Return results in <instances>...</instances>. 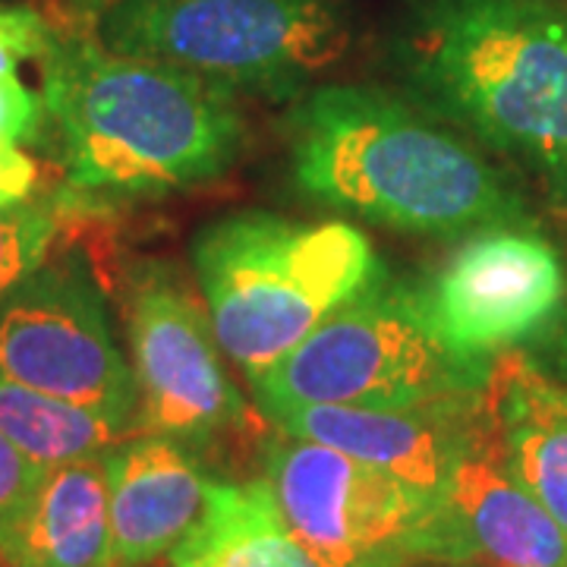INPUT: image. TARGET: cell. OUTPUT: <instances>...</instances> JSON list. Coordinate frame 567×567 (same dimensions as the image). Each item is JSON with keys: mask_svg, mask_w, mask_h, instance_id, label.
<instances>
[{"mask_svg": "<svg viewBox=\"0 0 567 567\" xmlns=\"http://www.w3.org/2000/svg\"><path fill=\"white\" fill-rule=\"evenodd\" d=\"M104 48L221 89L293 92L350 44L344 0H111Z\"/></svg>", "mask_w": 567, "mask_h": 567, "instance_id": "obj_6", "label": "cell"}, {"mask_svg": "<svg viewBox=\"0 0 567 567\" xmlns=\"http://www.w3.org/2000/svg\"><path fill=\"white\" fill-rule=\"evenodd\" d=\"M0 432L41 470L107 454L140 435L130 423L0 379Z\"/></svg>", "mask_w": 567, "mask_h": 567, "instance_id": "obj_17", "label": "cell"}, {"mask_svg": "<svg viewBox=\"0 0 567 567\" xmlns=\"http://www.w3.org/2000/svg\"><path fill=\"white\" fill-rule=\"evenodd\" d=\"M420 312L454 353L495 363L561 309L565 265L529 224L470 234L435 275L413 284Z\"/></svg>", "mask_w": 567, "mask_h": 567, "instance_id": "obj_9", "label": "cell"}, {"mask_svg": "<svg viewBox=\"0 0 567 567\" xmlns=\"http://www.w3.org/2000/svg\"><path fill=\"white\" fill-rule=\"evenodd\" d=\"M48 121L44 99H39L17 73L0 76V142H39Z\"/></svg>", "mask_w": 567, "mask_h": 567, "instance_id": "obj_21", "label": "cell"}, {"mask_svg": "<svg viewBox=\"0 0 567 567\" xmlns=\"http://www.w3.org/2000/svg\"><path fill=\"white\" fill-rule=\"evenodd\" d=\"M171 561H174V567H215L212 561H205L199 555H189V551H181V548L171 551Z\"/></svg>", "mask_w": 567, "mask_h": 567, "instance_id": "obj_23", "label": "cell"}, {"mask_svg": "<svg viewBox=\"0 0 567 567\" xmlns=\"http://www.w3.org/2000/svg\"><path fill=\"white\" fill-rule=\"evenodd\" d=\"M177 548L215 567H322L284 524L268 480L208 483L203 517Z\"/></svg>", "mask_w": 567, "mask_h": 567, "instance_id": "obj_16", "label": "cell"}, {"mask_svg": "<svg viewBox=\"0 0 567 567\" xmlns=\"http://www.w3.org/2000/svg\"><path fill=\"white\" fill-rule=\"evenodd\" d=\"M488 398L514 476L567 533V388L507 350L492 365Z\"/></svg>", "mask_w": 567, "mask_h": 567, "instance_id": "obj_14", "label": "cell"}, {"mask_svg": "<svg viewBox=\"0 0 567 567\" xmlns=\"http://www.w3.org/2000/svg\"><path fill=\"white\" fill-rule=\"evenodd\" d=\"M54 39L51 25L32 7L0 3V76L13 73L22 61L44 58Z\"/></svg>", "mask_w": 567, "mask_h": 567, "instance_id": "obj_20", "label": "cell"}, {"mask_svg": "<svg viewBox=\"0 0 567 567\" xmlns=\"http://www.w3.org/2000/svg\"><path fill=\"white\" fill-rule=\"evenodd\" d=\"M492 365L454 353L420 312L410 281L372 284L281 363L252 379L259 410L278 404L413 410L476 398Z\"/></svg>", "mask_w": 567, "mask_h": 567, "instance_id": "obj_5", "label": "cell"}, {"mask_svg": "<svg viewBox=\"0 0 567 567\" xmlns=\"http://www.w3.org/2000/svg\"><path fill=\"white\" fill-rule=\"evenodd\" d=\"M290 174L312 203L398 230L457 237L529 224L520 196L470 145L365 85H322L287 117Z\"/></svg>", "mask_w": 567, "mask_h": 567, "instance_id": "obj_1", "label": "cell"}, {"mask_svg": "<svg viewBox=\"0 0 567 567\" xmlns=\"http://www.w3.org/2000/svg\"><path fill=\"white\" fill-rule=\"evenodd\" d=\"M284 524L322 567L473 565L447 498L306 439L265 442Z\"/></svg>", "mask_w": 567, "mask_h": 567, "instance_id": "obj_7", "label": "cell"}, {"mask_svg": "<svg viewBox=\"0 0 567 567\" xmlns=\"http://www.w3.org/2000/svg\"><path fill=\"white\" fill-rule=\"evenodd\" d=\"M193 265L218 347L249 382L385 278L357 227L284 221L265 212H237L203 227Z\"/></svg>", "mask_w": 567, "mask_h": 567, "instance_id": "obj_4", "label": "cell"}, {"mask_svg": "<svg viewBox=\"0 0 567 567\" xmlns=\"http://www.w3.org/2000/svg\"><path fill=\"white\" fill-rule=\"evenodd\" d=\"M117 567H142L199 524L208 480L183 442L140 432L104 454Z\"/></svg>", "mask_w": 567, "mask_h": 567, "instance_id": "obj_13", "label": "cell"}, {"mask_svg": "<svg viewBox=\"0 0 567 567\" xmlns=\"http://www.w3.org/2000/svg\"><path fill=\"white\" fill-rule=\"evenodd\" d=\"M3 567H117L104 454L41 473Z\"/></svg>", "mask_w": 567, "mask_h": 567, "instance_id": "obj_15", "label": "cell"}, {"mask_svg": "<svg viewBox=\"0 0 567 567\" xmlns=\"http://www.w3.org/2000/svg\"><path fill=\"white\" fill-rule=\"evenodd\" d=\"M39 167L13 142H0V208L29 199L35 189Z\"/></svg>", "mask_w": 567, "mask_h": 567, "instance_id": "obj_22", "label": "cell"}, {"mask_svg": "<svg viewBox=\"0 0 567 567\" xmlns=\"http://www.w3.org/2000/svg\"><path fill=\"white\" fill-rule=\"evenodd\" d=\"M41 61V99L76 193L158 196L212 181L240 155L244 121L215 82L82 35H58Z\"/></svg>", "mask_w": 567, "mask_h": 567, "instance_id": "obj_2", "label": "cell"}, {"mask_svg": "<svg viewBox=\"0 0 567 567\" xmlns=\"http://www.w3.org/2000/svg\"><path fill=\"white\" fill-rule=\"evenodd\" d=\"M445 498L473 565L567 567L565 527L514 476L488 391L451 473Z\"/></svg>", "mask_w": 567, "mask_h": 567, "instance_id": "obj_12", "label": "cell"}, {"mask_svg": "<svg viewBox=\"0 0 567 567\" xmlns=\"http://www.w3.org/2000/svg\"><path fill=\"white\" fill-rule=\"evenodd\" d=\"M0 379L140 429L133 365L80 252L41 265L0 303Z\"/></svg>", "mask_w": 567, "mask_h": 567, "instance_id": "obj_8", "label": "cell"}, {"mask_svg": "<svg viewBox=\"0 0 567 567\" xmlns=\"http://www.w3.org/2000/svg\"><path fill=\"white\" fill-rule=\"evenodd\" d=\"M58 230L61 212L51 199H22L0 208V303L44 265Z\"/></svg>", "mask_w": 567, "mask_h": 567, "instance_id": "obj_18", "label": "cell"}, {"mask_svg": "<svg viewBox=\"0 0 567 567\" xmlns=\"http://www.w3.org/2000/svg\"><path fill=\"white\" fill-rule=\"evenodd\" d=\"M41 466H35L20 447L0 432V567L20 533L25 511L41 483Z\"/></svg>", "mask_w": 567, "mask_h": 567, "instance_id": "obj_19", "label": "cell"}, {"mask_svg": "<svg viewBox=\"0 0 567 567\" xmlns=\"http://www.w3.org/2000/svg\"><path fill=\"white\" fill-rule=\"evenodd\" d=\"M394 61L420 107L567 193V0H413Z\"/></svg>", "mask_w": 567, "mask_h": 567, "instance_id": "obj_3", "label": "cell"}, {"mask_svg": "<svg viewBox=\"0 0 567 567\" xmlns=\"http://www.w3.org/2000/svg\"><path fill=\"white\" fill-rule=\"evenodd\" d=\"M130 347L142 432L205 442L246 416L208 312L167 268H142L133 281Z\"/></svg>", "mask_w": 567, "mask_h": 567, "instance_id": "obj_10", "label": "cell"}, {"mask_svg": "<svg viewBox=\"0 0 567 567\" xmlns=\"http://www.w3.org/2000/svg\"><path fill=\"white\" fill-rule=\"evenodd\" d=\"M486 391L464 401L413 410L278 404L265 406L262 413L281 429V435L334 447L360 464L385 470L423 495L445 498L470 429L483 413Z\"/></svg>", "mask_w": 567, "mask_h": 567, "instance_id": "obj_11", "label": "cell"}]
</instances>
